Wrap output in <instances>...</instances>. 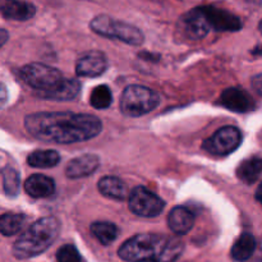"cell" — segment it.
<instances>
[{
    "label": "cell",
    "instance_id": "obj_8",
    "mask_svg": "<svg viewBox=\"0 0 262 262\" xmlns=\"http://www.w3.org/2000/svg\"><path fill=\"white\" fill-rule=\"evenodd\" d=\"M242 142V133L237 127L225 125L204 142V148L215 156H227L234 152Z\"/></svg>",
    "mask_w": 262,
    "mask_h": 262
},
{
    "label": "cell",
    "instance_id": "obj_2",
    "mask_svg": "<svg viewBox=\"0 0 262 262\" xmlns=\"http://www.w3.org/2000/svg\"><path fill=\"white\" fill-rule=\"evenodd\" d=\"M183 250V242L178 237L146 233L125 241L118 256L127 262H176Z\"/></svg>",
    "mask_w": 262,
    "mask_h": 262
},
{
    "label": "cell",
    "instance_id": "obj_21",
    "mask_svg": "<svg viewBox=\"0 0 262 262\" xmlns=\"http://www.w3.org/2000/svg\"><path fill=\"white\" fill-rule=\"evenodd\" d=\"M261 159L258 156L245 160L237 169V177L246 184H252L261 176Z\"/></svg>",
    "mask_w": 262,
    "mask_h": 262
},
{
    "label": "cell",
    "instance_id": "obj_22",
    "mask_svg": "<svg viewBox=\"0 0 262 262\" xmlns=\"http://www.w3.org/2000/svg\"><path fill=\"white\" fill-rule=\"evenodd\" d=\"M27 217L23 214H3L0 215V234L12 237L18 234L25 227Z\"/></svg>",
    "mask_w": 262,
    "mask_h": 262
},
{
    "label": "cell",
    "instance_id": "obj_9",
    "mask_svg": "<svg viewBox=\"0 0 262 262\" xmlns=\"http://www.w3.org/2000/svg\"><path fill=\"white\" fill-rule=\"evenodd\" d=\"M210 26L207 22L202 7L194 8L186 14L182 15L177 25V31L182 38L188 41L202 40L210 32Z\"/></svg>",
    "mask_w": 262,
    "mask_h": 262
},
{
    "label": "cell",
    "instance_id": "obj_26",
    "mask_svg": "<svg viewBox=\"0 0 262 262\" xmlns=\"http://www.w3.org/2000/svg\"><path fill=\"white\" fill-rule=\"evenodd\" d=\"M58 262H82L78 250L73 245H64L56 252Z\"/></svg>",
    "mask_w": 262,
    "mask_h": 262
},
{
    "label": "cell",
    "instance_id": "obj_27",
    "mask_svg": "<svg viewBox=\"0 0 262 262\" xmlns=\"http://www.w3.org/2000/svg\"><path fill=\"white\" fill-rule=\"evenodd\" d=\"M8 38H9V33H8V31L4 30V28H0V48L5 45Z\"/></svg>",
    "mask_w": 262,
    "mask_h": 262
},
{
    "label": "cell",
    "instance_id": "obj_24",
    "mask_svg": "<svg viewBox=\"0 0 262 262\" xmlns=\"http://www.w3.org/2000/svg\"><path fill=\"white\" fill-rule=\"evenodd\" d=\"M113 102V95L106 84H100L95 87L90 97V104L92 107L97 110L107 109Z\"/></svg>",
    "mask_w": 262,
    "mask_h": 262
},
{
    "label": "cell",
    "instance_id": "obj_30",
    "mask_svg": "<svg viewBox=\"0 0 262 262\" xmlns=\"http://www.w3.org/2000/svg\"><path fill=\"white\" fill-rule=\"evenodd\" d=\"M242 2L250 3V4H256V5H260L261 4V0H242Z\"/></svg>",
    "mask_w": 262,
    "mask_h": 262
},
{
    "label": "cell",
    "instance_id": "obj_28",
    "mask_svg": "<svg viewBox=\"0 0 262 262\" xmlns=\"http://www.w3.org/2000/svg\"><path fill=\"white\" fill-rule=\"evenodd\" d=\"M261 76L260 74H257L256 76V79H255V83H256V91L258 92V94H261V81H260Z\"/></svg>",
    "mask_w": 262,
    "mask_h": 262
},
{
    "label": "cell",
    "instance_id": "obj_7",
    "mask_svg": "<svg viewBox=\"0 0 262 262\" xmlns=\"http://www.w3.org/2000/svg\"><path fill=\"white\" fill-rule=\"evenodd\" d=\"M128 206L133 214L143 217H155L163 212L165 201L146 187L138 186L128 196Z\"/></svg>",
    "mask_w": 262,
    "mask_h": 262
},
{
    "label": "cell",
    "instance_id": "obj_5",
    "mask_svg": "<svg viewBox=\"0 0 262 262\" xmlns=\"http://www.w3.org/2000/svg\"><path fill=\"white\" fill-rule=\"evenodd\" d=\"M160 104V95L141 84H130L123 92L120 109L127 117L138 118L148 114Z\"/></svg>",
    "mask_w": 262,
    "mask_h": 262
},
{
    "label": "cell",
    "instance_id": "obj_25",
    "mask_svg": "<svg viewBox=\"0 0 262 262\" xmlns=\"http://www.w3.org/2000/svg\"><path fill=\"white\" fill-rule=\"evenodd\" d=\"M3 186H4V192L8 196H17L18 192H19V174L15 169H4V171H3Z\"/></svg>",
    "mask_w": 262,
    "mask_h": 262
},
{
    "label": "cell",
    "instance_id": "obj_16",
    "mask_svg": "<svg viewBox=\"0 0 262 262\" xmlns=\"http://www.w3.org/2000/svg\"><path fill=\"white\" fill-rule=\"evenodd\" d=\"M25 191L32 199H46L55 192V183L49 177L42 174H33L25 182Z\"/></svg>",
    "mask_w": 262,
    "mask_h": 262
},
{
    "label": "cell",
    "instance_id": "obj_17",
    "mask_svg": "<svg viewBox=\"0 0 262 262\" xmlns=\"http://www.w3.org/2000/svg\"><path fill=\"white\" fill-rule=\"evenodd\" d=\"M100 193L107 199L123 201L128 197V188L122 179L117 177H104L97 183Z\"/></svg>",
    "mask_w": 262,
    "mask_h": 262
},
{
    "label": "cell",
    "instance_id": "obj_3",
    "mask_svg": "<svg viewBox=\"0 0 262 262\" xmlns=\"http://www.w3.org/2000/svg\"><path fill=\"white\" fill-rule=\"evenodd\" d=\"M60 233V224L54 216H45L33 223L13 245V256L18 260L36 257L51 247Z\"/></svg>",
    "mask_w": 262,
    "mask_h": 262
},
{
    "label": "cell",
    "instance_id": "obj_11",
    "mask_svg": "<svg viewBox=\"0 0 262 262\" xmlns=\"http://www.w3.org/2000/svg\"><path fill=\"white\" fill-rule=\"evenodd\" d=\"M107 68V59L104 53L92 50L77 60L76 73L79 77H99Z\"/></svg>",
    "mask_w": 262,
    "mask_h": 262
},
{
    "label": "cell",
    "instance_id": "obj_15",
    "mask_svg": "<svg viewBox=\"0 0 262 262\" xmlns=\"http://www.w3.org/2000/svg\"><path fill=\"white\" fill-rule=\"evenodd\" d=\"M194 214L184 206H176L168 215V225L173 233L184 235L191 232L194 225Z\"/></svg>",
    "mask_w": 262,
    "mask_h": 262
},
{
    "label": "cell",
    "instance_id": "obj_23",
    "mask_svg": "<svg viewBox=\"0 0 262 262\" xmlns=\"http://www.w3.org/2000/svg\"><path fill=\"white\" fill-rule=\"evenodd\" d=\"M91 233L102 246L112 245L118 237L117 225L109 222H95L91 225Z\"/></svg>",
    "mask_w": 262,
    "mask_h": 262
},
{
    "label": "cell",
    "instance_id": "obj_13",
    "mask_svg": "<svg viewBox=\"0 0 262 262\" xmlns=\"http://www.w3.org/2000/svg\"><path fill=\"white\" fill-rule=\"evenodd\" d=\"M0 13L7 19L25 22L35 17L36 7L22 0H0Z\"/></svg>",
    "mask_w": 262,
    "mask_h": 262
},
{
    "label": "cell",
    "instance_id": "obj_29",
    "mask_svg": "<svg viewBox=\"0 0 262 262\" xmlns=\"http://www.w3.org/2000/svg\"><path fill=\"white\" fill-rule=\"evenodd\" d=\"M7 99V92H5V89L3 86H0V104L5 101Z\"/></svg>",
    "mask_w": 262,
    "mask_h": 262
},
{
    "label": "cell",
    "instance_id": "obj_4",
    "mask_svg": "<svg viewBox=\"0 0 262 262\" xmlns=\"http://www.w3.org/2000/svg\"><path fill=\"white\" fill-rule=\"evenodd\" d=\"M90 27L97 35L119 40L132 46L142 45L145 40L143 32L140 28L122 20H115L106 14L96 15L90 23Z\"/></svg>",
    "mask_w": 262,
    "mask_h": 262
},
{
    "label": "cell",
    "instance_id": "obj_10",
    "mask_svg": "<svg viewBox=\"0 0 262 262\" xmlns=\"http://www.w3.org/2000/svg\"><path fill=\"white\" fill-rule=\"evenodd\" d=\"M207 22L211 30L217 32H235L242 28V22L235 14L223 8L206 5L202 7Z\"/></svg>",
    "mask_w": 262,
    "mask_h": 262
},
{
    "label": "cell",
    "instance_id": "obj_1",
    "mask_svg": "<svg viewBox=\"0 0 262 262\" xmlns=\"http://www.w3.org/2000/svg\"><path fill=\"white\" fill-rule=\"evenodd\" d=\"M25 127L36 140L66 145L95 138L101 132L102 123L91 114L36 113L26 117Z\"/></svg>",
    "mask_w": 262,
    "mask_h": 262
},
{
    "label": "cell",
    "instance_id": "obj_18",
    "mask_svg": "<svg viewBox=\"0 0 262 262\" xmlns=\"http://www.w3.org/2000/svg\"><path fill=\"white\" fill-rule=\"evenodd\" d=\"M79 90H81V83L77 79L64 78L61 83L58 87H55L53 91L46 92L40 96L43 99L56 100V101H69L78 95Z\"/></svg>",
    "mask_w": 262,
    "mask_h": 262
},
{
    "label": "cell",
    "instance_id": "obj_19",
    "mask_svg": "<svg viewBox=\"0 0 262 262\" xmlns=\"http://www.w3.org/2000/svg\"><path fill=\"white\" fill-rule=\"evenodd\" d=\"M256 250V239L250 233H243L230 250V256L234 261L245 262L250 260Z\"/></svg>",
    "mask_w": 262,
    "mask_h": 262
},
{
    "label": "cell",
    "instance_id": "obj_12",
    "mask_svg": "<svg viewBox=\"0 0 262 262\" xmlns=\"http://www.w3.org/2000/svg\"><path fill=\"white\" fill-rule=\"evenodd\" d=\"M220 104L235 113H247L255 109L252 96L241 87L227 89L220 96Z\"/></svg>",
    "mask_w": 262,
    "mask_h": 262
},
{
    "label": "cell",
    "instance_id": "obj_20",
    "mask_svg": "<svg viewBox=\"0 0 262 262\" xmlns=\"http://www.w3.org/2000/svg\"><path fill=\"white\" fill-rule=\"evenodd\" d=\"M60 161V155L55 150H37L28 155L27 163L32 168H54Z\"/></svg>",
    "mask_w": 262,
    "mask_h": 262
},
{
    "label": "cell",
    "instance_id": "obj_6",
    "mask_svg": "<svg viewBox=\"0 0 262 262\" xmlns=\"http://www.w3.org/2000/svg\"><path fill=\"white\" fill-rule=\"evenodd\" d=\"M20 76L28 86L37 90L40 95L53 91L64 79L60 71L42 63L27 64L20 69Z\"/></svg>",
    "mask_w": 262,
    "mask_h": 262
},
{
    "label": "cell",
    "instance_id": "obj_14",
    "mask_svg": "<svg viewBox=\"0 0 262 262\" xmlns=\"http://www.w3.org/2000/svg\"><path fill=\"white\" fill-rule=\"evenodd\" d=\"M99 156L94 155V154H86V155L73 159L67 166L66 174L71 179L84 178V177L91 176L99 168Z\"/></svg>",
    "mask_w": 262,
    "mask_h": 262
}]
</instances>
